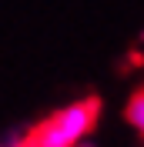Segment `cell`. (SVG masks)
<instances>
[{"instance_id":"cell-1","label":"cell","mask_w":144,"mask_h":147,"mask_svg":"<svg viewBox=\"0 0 144 147\" xmlns=\"http://www.w3.org/2000/svg\"><path fill=\"white\" fill-rule=\"evenodd\" d=\"M94 124H97V100L81 97L60 104L27 130V147H84Z\"/></svg>"},{"instance_id":"cell-2","label":"cell","mask_w":144,"mask_h":147,"mask_svg":"<svg viewBox=\"0 0 144 147\" xmlns=\"http://www.w3.org/2000/svg\"><path fill=\"white\" fill-rule=\"evenodd\" d=\"M124 120H127V127L144 140V87L127 97V104H124Z\"/></svg>"}]
</instances>
